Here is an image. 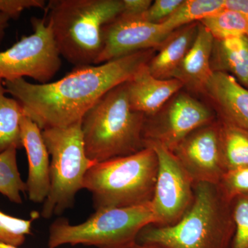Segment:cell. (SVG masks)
Here are the masks:
<instances>
[{
    "label": "cell",
    "instance_id": "6da1fadb",
    "mask_svg": "<svg viewBox=\"0 0 248 248\" xmlns=\"http://www.w3.org/2000/svg\"><path fill=\"white\" fill-rule=\"evenodd\" d=\"M141 50L98 65L76 67L58 81L32 84L24 78L4 81L7 94L42 130L78 123L110 90L127 82L154 56Z\"/></svg>",
    "mask_w": 248,
    "mask_h": 248
},
{
    "label": "cell",
    "instance_id": "7a4b0ae2",
    "mask_svg": "<svg viewBox=\"0 0 248 248\" xmlns=\"http://www.w3.org/2000/svg\"><path fill=\"white\" fill-rule=\"evenodd\" d=\"M234 230L231 202L218 186L200 183L194 186L193 202L179 221L146 227L137 241L166 248H231Z\"/></svg>",
    "mask_w": 248,
    "mask_h": 248
},
{
    "label": "cell",
    "instance_id": "3957f363",
    "mask_svg": "<svg viewBox=\"0 0 248 248\" xmlns=\"http://www.w3.org/2000/svg\"><path fill=\"white\" fill-rule=\"evenodd\" d=\"M47 24L62 58L76 67L96 65L104 29L123 11L122 0H50Z\"/></svg>",
    "mask_w": 248,
    "mask_h": 248
},
{
    "label": "cell",
    "instance_id": "277c9868",
    "mask_svg": "<svg viewBox=\"0 0 248 248\" xmlns=\"http://www.w3.org/2000/svg\"><path fill=\"white\" fill-rule=\"evenodd\" d=\"M146 119L130 107L126 82L110 90L81 120L88 158L97 164L143 150Z\"/></svg>",
    "mask_w": 248,
    "mask_h": 248
},
{
    "label": "cell",
    "instance_id": "5b68a950",
    "mask_svg": "<svg viewBox=\"0 0 248 248\" xmlns=\"http://www.w3.org/2000/svg\"><path fill=\"white\" fill-rule=\"evenodd\" d=\"M157 170L156 153L146 146L135 154L93 165L83 189L91 194L95 211L143 205L153 200Z\"/></svg>",
    "mask_w": 248,
    "mask_h": 248
},
{
    "label": "cell",
    "instance_id": "8992f818",
    "mask_svg": "<svg viewBox=\"0 0 248 248\" xmlns=\"http://www.w3.org/2000/svg\"><path fill=\"white\" fill-rule=\"evenodd\" d=\"M151 202L128 208L104 209L86 221L71 224L58 218L49 227L48 248L83 245L97 248H124L136 242L145 228L155 226Z\"/></svg>",
    "mask_w": 248,
    "mask_h": 248
},
{
    "label": "cell",
    "instance_id": "52a82bcc",
    "mask_svg": "<svg viewBox=\"0 0 248 248\" xmlns=\"http://www.w3.org/2000/svg\"><path fill=\"white\" fill-rule=\"evenodd\" d=\"M81 122L42 130L50 156V190L41 211L45 219L73 208L77 194L83 189L86 172L95 164L86 155Z\"/></svg>",
    "mask_w": 248,
    "mask_h": 248
},
{
    "label": "cell",
    "instance_id": "ba28073f",
    "mask_svg": "<svg viewBox=\"0 0 248 248\" xmlns=\"http://www.w3.org/2000/svg\"><path fill=\"white\" fill-rule=\"evenodd\" d=\"M31 24L32 34L0 51V79L29 78L47 84L61 68L62 57L46 18L32 17Z\"/></svg>",
    "mask_w": 248,
    "mask_h": 248
},
{
    "label": "cell",
    "instance_id": "9c48e42d",
    "mask_svg": "<svg viewBox=\"0 0 248 248\" xmlns=\"http://www.w3.org/2000/svg\"><path fill=\"white\" fill-rule=\"evenodd\" d=\"M217 120L213 111L206 106L179 91L159 112L146 117L143 131L144 145L157 143L172 151L192 132Z\"/></svg>",
    "mask_w": 248,
    "mask_h": 248
},
{
    "label": "cell",
    "instance_id": "30bf717a",
    "mask_svg": "<svg viewBox=\"0 0 248 248\" xmlns=\"http://www.w3.org/2000/svg\"><path fill=\"white\" fill-rule=\"evenodd\" d=\"M153 148L158 161L157 175L151 201L155 226H172L187 211L194 200L195 184L179 160L165 147L148 143Z\"/></svg>",
    "mask_w": 248,
    "mask_h": 248
},
{
    "label": "cell",
    "instance_id": "8fae6325",
    "mask_svg": "<svg viewBox=\"0 0 248 248\" xmlns=\"http://www.w3.org/2000/svg\"><path fill=\"white\" fill-rule=\"evenodd\" d=\"M172 152L195 184L218 185L227 171L218 119L192 132Z\"/></svg>",
    "mask_w": 248,
    "mask_h": 248
},
{
    "label": "cell",
    "instance_id": "7c38bea8",
    "mask_svg": "<svg viewBox=\"0 0 248 248\" xmlns=\"http://www.w3.org/2000/svg\"><path fill=\"white\" fill-rule=\"evenodd\" d=\"M172 32L162 24H153L140 16L120 15L104 29V45L96 65L138 53L159 48Z\"/></svg>",
    "mask_w": 248,
    "mask_h": 248
},
{
    "label": "cell",
    "instance_id": "4fadbf2b",
    "mask_svg": "<svg viewBox=\"0 0 248 248\" xmlns=\"http://www.w3.org/2000/svg\"><path fill=\"white\" fill-rule=\"evenodd\" d=\"M20 137L29 162L26 185L29 200L35 203H43L50 190V161L42 130L24 115L20 122Z\"/></svg>",
    "mask_w": 248,
    "mask_h": 248
},
{
    "label": "cell",
    "instance_id": "5bb4252c",
    "mask_svg": "<svg viewBox=\"0 0 248 248\" xmlns=\"http://www.w3.org/2000/svg\"><path fill=\"white\" fill-rule=\"evenodd\" d=\"M203 94L213 103L217 118L248 130V89L234 77L213 72Z\"/></svg>",
    "mask_w": 248,
    "mask_h": 248
},
{
    "label": "cell",
    "instance_id": "9a60e30c",
    "mask_svg": "<svg viewBox=\"0 0 248 248\" xmlns=\"http://www.w3.org/2000/svg\"><path fill=\"white\" fill-rule=\"evenodd\" d=\"M129 102L135 111L151 117L159 112L184 87L180 80L160 79L152 76L147 64L126 82Z\"/></svg>",
    "mask_w": 248,
    "mask_h": 248
},
{
    "label": "cell",
    "instance_id": "2e32d148",
    "mask_svg": "<svg viewBox=\"0 0 248 248\" xmlns=\"http://www.w3.org/2000/svg\"><path fill=\"white\" fill-rule=\"evenodd\" d=\"M214 42L210 32L199 22L195 40L172 78L180 80L187 89L203 93L213 73L210 61Z\"/></svg>",
    "mask_w": 248,
    "mask_h": 248
},
{
    "label": "cell",
    "instance_id": "e0dca14e",
    "mask_svg": "<svg viewBox=\"0 0 248 248\" xmlns=\"http://www.w3.org/2000/svg\"><path fill=\"white\" fill-rule=\"evenodd\" d=\"M198 27L199 22H195L173 31L147 63L152 76L160 79H172L192 46Z\"/></svg>",
    "mask_w": 248,
    "mask_h": 248
},
{
    "label": "cell",
    "instance_id": "ac0fdd59",
    "mask_svg": "<svg viewBox=\"0 0 248 248\" xmlns=\"http://www.w3.org/2000/svg\"><path fill=\"white\" fill-rule=\"evenodd\" d=\"M212 71L228 73L248 89V36L215 40Z\"/></svg>",
    "mask_w": 248,
    "mask_h": 248
},
{
    "label": "cell",
    "instance_id": "d6986e66",
    "mask_svg": "<svg viewBox=\"0 0 248 248\" xmlns=\"http://www.w3.org/2000/svg\"><path fill=\"white\" fill-rule=\"evenodd\" d=\"M6 94L4 81L0 79V153L11 146L22 148L20 122L24 110L20 103Z\"/></svg>",
    "mask_w": 248,
    "mask_h": 248
},
{
    "label": "cell",
    "instance_id": "ffe728a7",
    "mask_svg": "<svg viewBox=\"0 0 248 248\" xmlns=\"http://www.w3.org/2000/svg\"><path fill=\"white\" fill-rule=\"evenodd\" d=\"M218 120L222 154L227 171L248 167V130Z\"/></svg>",
    "mask_w": 248,
    "mask_h": 248
},
{
    "label": "cell",
    "instance_id": "44dd1931",
    "mask_svg": "<svg viewBox=\"0 0 248 248\" xmlns=\"http://www.w3.org/2000/svg\"><path fill=\"white\" fill-rule=\"evenodd\" d=\"M224 9V0H184L177 11L164 22L168 31L176 29L216 14Z\"/></svg>",
    "mask_w": 248,
    "mask_h": 248
},
{
    "label": "cell",
    "instance_id": "7402d4cb",
    "mask_svg": "<svg viewBox=\"0 0 248 248\" xmlns=\"http://www.w3.org/2000/svg\"><path fill=\"white\" fill-rule=\"evenodd\" d=\"M17 151L16 147L11 146L0 153V193L13 203L20 204L27 185L18 169Z\"/></svg>",
    "mask_w": 248,
    "mask_h": 248
},
{
    "label": "cell",
    "instance_id": "603a6c76",
    "mask_svg": "<svg viewBox=\"0 0 248 248\" xmlns=\"http://www.w3.org/2000/svg\"><path fill=\"white\" fill-rule=\"evenodd\" d=\"M206 28L215 40L248 36V22L239 13L223 9L200 22Z\"/></svg>",
    "mask_w": 248,
    "mask_h": 248
},
{
    "label": "cell",
    "instance_id": "cb8c5ba5",
    "mask_svg": "<svg viewBox=\"0 0 248 248\" xmlns=\"http://www.w3.org/2000/svg\"><path fill=\"white\" fill-rule=\"evenodd\" d=\"M35 217L23 219L0 210V242L19 246L24 244L27 235L32 234V225Z\"/></svg>",
    "mask_w": 248,
    "mask_h": 248
},
{
    "label": "cell",
    "instance_id": "d4e9b609",
    "mask_svg": "<svg viewBox=\"0 0 248 248\" xmlns=\"http://www.w3.org/2000/svg\"><path fill=\"white\" fill-rule=\"evenodd\" d=\"M235 230L231 248H248V196L231 202Z\"/></svg>",
    "mask_w": 248,
    "mask_h": 248
},
{
    "label": "cell",
    "instance_id": "484cf974",
    "mask_svg": "<svg viewBox=\"0 0 248 248\" xmlns=\"http://www.w3.org/2000/svg\"><path fill=\"white\" fill-rule=\"evenodd\" d=\"M217 186L231 202L236 197L248 196V166L226 171Z\"/></svg>",
    "mask_w": 248,
    "mask_h": 248
},
{
    "label": "cell",
    "instance_id": "4316f807",
    "mask_svg": "<svg viewBox=\"0 0 248 248\" xmlns=\"http://www.w3.org/2000/svg\"><path fill=\"white\" fill-rule=\"evenodd\" d=\"M183 1L184 0H156L140 17L148 22L161 24L177 11Z\"/></svg>",
    "mask_w": 248,
    "mask_h": 248
},
{
    "label": "cell",
    "instance_id": "83f0119b",
    "mask_svg": "<svg viewBox=\"0 0 248 248\" xmlns=\"http://www.w3.org/2000/svg\"><path fill=\"white\" fill-rule=\"evenodd\" d=\"M45 0H0V13L8 15L11 19H17L27 9H45Z\"/></svg>",
    "mask_w": 248,
    "mask_h": 248
},
{
    "label": "cell",
    "instance_id": "f1b7e54d",
    "mask_svg": "<svg viewBox=\"0 0 248 248\" xmlns=\"http://www.w3.org/2000/svg\"><path fill=\"white\" fill-rule=\"evenodd\" d=\"M123 11L122 14L128 16H141L151 6V0H122Z\"/></svg>",
    "mask_w": 248,
    "mask_h": 248
},
{
    "label": "cell",
    "instance_id": "f546056e",
    "mask_svg": "<svg viewBox=\"0 0 248 248\" xmlns=\"http://www.w3.org/2000/svg\"><path fill=\"white\" fill-rule=\"evenodd\" d=\"M224 9L239 13L248 22V0H224Z\"/></svg>",
    "mask_w": 248,
    "mask_h": 248
},
{
    "label": "cell",
    "instance_id": "4dcf8cb0",
    "mask_svg": "<svg viewBox=\"0 0 248 248\" xmlns=\"http://www.w3.org/2000/svg\"><path fill=\"white\" fill-rule=\"evenodd\" d=\"M11 17L8 15L0 13V41L4 37L6 29L9 27Z\"/></svg>",
    "mask_w": 248,
    "mask_h": 248
},
{
    "label": "cell",
    "instance_id": "1f68e13d",
    "mask_svg": "<svg viewBox=\"0 0 248 248\" xmlns=\"http://www.w3.org/2000/svg\"><path fill=\"white\" fill-rule=\"evenodd\" d=\"M124 248H166L162 247L161 246H158V245L155 244H142V243L136 242L133 243V244L129 245L126 247Z\"/></svg>",
    "mask_w": 248,
    "mask_h": 248
},
{
    "label": "cell",
    "instance_id": "d6a6232c",
    "mask_svg": "<svg viewBox=\"0 0 248 248\" xmlns=\"http://www.w3.org/2000/svg\"><path fill=\"white\" fill-rule=\"evenodd\" d=\"M0 248H20L17 246H12V245L4 244V243L0 242Z\"/></svg>",
    "mask_w": 248,
    "mask_h": 248
}]
</instances>
